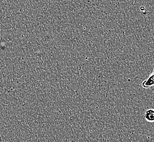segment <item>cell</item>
Instances as JSON below:
<instances>
[{"mask_svg": "<svg viewBox=\"0 0 154 142\" xmlns=\"http://www.w3.org/2000/svg\"></svg>", "mask_w": 154, "mask_h": 142, "instance_id": "obj_2", "label": "cell"}, {"mask_svg": "<svg viewBox=\"0 0 154 142\" xmlns=\"http://www.w3.org/2000/svg\"><path fill=\"white\" fill-rule=\"evenodd\" d=\"M144 118L148 123H154V109L150 108L146 109L144 113Z\"/></svg>", "mask_w": 154, "mask_h": 142, "instance_id": "obj_1", "label": "cell"}]
</instances>
